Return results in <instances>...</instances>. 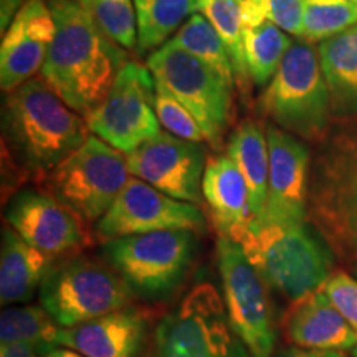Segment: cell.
Masks as SVG:
<instances>
[{"label":"cell","mask_w":357,"mask_h":357,"mask_svg":"<svg viewBox=\"0 0 357 357\" xmlns=\"http://www.w3.org/2000/svg\"><path fill=\"white\" fill-rule=\"evenodd\" d=\"M37 351L40 357H84L83 354H79V352L70 349V347L66 349V347L56 344H48L45 347H40Z\"/></svg>","instance_id":"obj_35"},{"label":"cell","mask_w":357,"mask_h":357,"mask_svg":"<svg viewBox=\"0 0 357 357\" xmlns=\"http://www.w3.org/2000/svg\"><path fill=\"white\" fill-rule=\"evenodd\" d=\"M129 172L169 197L199 205L202 202L205 151L192 142L160 132L126 155Z\"/></svg>","instance_id":"obj_15"},{"label":"cell","mask_w":357,"mask_h":357,"mask_svg":"<svg viewBox=\"0 0 357 357\" xmlns=\"http://www.w3.org/2000/svg\"><path fill=\"white\" fill-rule=\"evenodd\" d=\"M199 12L211 22L234 61L235 78L240 88L247 84L248 66L243 47V20L236 0H199Z\"/></svg>","instance_id":"obj_28"},{"label":"cell","mask_w":357,"mask_h":357,"mask_svg":"<svg viewBox=\"0 0 357 357\" xmlns=\"http://www.w3.org/2000/svg\"><path fill=\"white\" fill-rule=\"evenodd\" d=\"M352 2H356V3H357V0H352Z\"/></svg>","instance_id":"obj_42"},{"label":"cell","mask_w":357,"mask_h":357,"mask_svg":"<svg viewBox=\"0 0 357 357\" xmlns=\"http://www.w3.org/2000/svg\"><path fill=\"white\" fill-rule=\"evenodd\" d=\"M129 174L124 154L89 134L82 147L38 178V184L84 222L96 223L126 187Z\"/></svg>","instance_id":"obj_6"},{"label":"cell","mask_w":357,"mask_h":357,"mask_svg":"<svg viewBox=\"0 0 357 357\" xmlns=\"http://www.w3.org/2000/svg\"><path fill=\"white\" fill-rule=\"evenodd\" d=\"M56 33L42 79L84 119L108 96L128 63L124 48L109 40L77 0H48Z\"/></svg>","instance_id":"obj_1"},{"label":"cell","mask_w":357,"mask_h":357,"mask_svg":"<svg viewBox=\"0 0 357 357\" xmlns=\"http://www.w3.org/2000/svg\"><path fill=\"white\" fill-rule=\"evenodd\" d=\"M195 247L197 240L192 230H160L109 240L102 253L132 293L162 298L181 287L189 275Z\"/></svg>","instance_id":"obj_8"},{"label":"cell","mask_w":357,"mask_h":357,"mask_svg":"<svg viewBox=\"0 0 357 357\" xmlns=\"http://www.w3.org/2000/svg\"><path fill=\"white\" fill-rule=\"evenodd\" d=\"M217 255L231 331L253 357H271L276 336L266 283L235 240L220 235Z\"/></svg>","instance_id":"obj_10"},{"label":"cell","mask_w":357,"mask_h":357,"mask_svg":"<svg viewBox=\"0 0 357 357\" xmlns=\"http://www.w3.org/2000/svg\"><path fill=\"white\" fill-rule=\"evenodd\" d=\"M293 42L273 22L265 20L253 26H243V47L248 75L253 83L263 86L275 77Z\"/></svg>","instance_id":"obj_25"},{"label":"cell","mask_w":357,"mask_h":357,"mask_svg":"<svg viewBox=\"0 0 357 357\" xmlns=\"http://www.w3.org/2000/svg\"><path fill=\"white\" fill-rule=\"evenodd\" d=\"M56 33L50 3L26 0L3 33L0 47V86L10 93L42 71Z\"/></svg>","instance_id":"obj_17"},{"label":"cell","mask_w":357,"mask_h":357,"mask_svg":"<svg viewBox=\"0 0 357 357\" xmlns=\"http://www.w3.org/2000/svg\"><path fill=\"white\" fill-rule=\"evenodd\" d=\"M3 139L25 172L42 178L89 137L88 123L42 78L7 93L2 108Z\"/></svg>","instance_id":"obj_2"},{"label":"cell","mask_w":357,"mask_h":357,"mask_svg":"<svg viewBox=\"0 0 357 357\" xmlns=\"http://www.w3.org/2000/svg\"><path fill=\"white\" fill-rule=\"evenodd\" d=\"M154 100V75L146 66L128 61L105 101L86 118L89 131L119 153L131 154L160 134Z\"/></svg>","instance_id":"obj_11"},{"label":"cell","mask_w":357,"mask_h":357,"mask_svg":"<svg viewBox=\"0 0 357 357\" xmlns=\"http://www.w3.org/2000/svg\"><path fill=\"white\" fill-rule=\"evenodd\" d=\"M321 289L357 333V280L346 271H333Z\"/></svg>","instance_id":"obj_32"},{"label":"cell","mask_w":357,"mask_h":357,"mask_svg":"<svg viewBox=\"0 0 357 357\" xmlns=\"http://www.w3.org/2000/svg\"><path fill=\"white\" fill-rule=\"evenodd\" d=\"M245 255L268 287L289 301L318 291L333 275L334 253L314 227H263L242 242Z\"/></svg>","instance_id":"obj_4"},{"label":"cell","mask_w":357,"mask_h":357,"mask_svg":"<svg viewBox=\"0 0 357 357\" xmlns=\"http://www.w3.org/2000/svg\"><path fill=\"white\" fill-rule=\"evenodd\" d=\"M217 289L200 283L154 331L147 357H222L234 336Z\"/></svg>","instance_id":"obj_12"},{"label":"cell","mask_w":357,"mask_h":357,"mask_svg":"<svg viewBox=\"0 0 357 357\" xmlns=\"http://www.w3.org/2000/svg\"><path fill=\"white\" fill-rule=\"evenodd\" d=\"M354 357H357V349L354 351Z\"/></svg>","instance_id":"obj_41"},{"label":"cell","mask_w":357,"mask_h":357,"mask_svg":"<svg viewBox=\"0 0 357 357\" xmlns=\"http://www.w3.org/2000/svg\"><path fill=\"white\" fill-rule=\"evenodd\" d=\"M22 0H2V29L6 30V24L13 20L15 13L22 8Z\"/></svg>","instance_id":"obj_36"},{"label":"cell","mask_w":357,"mask_h":357,"mask_svg":"<svg viewBox=\"0 0 357 357\" xmlns=\"http://www.w3.org/2000/svg\"><path fill=\"white\" fill-rule=\"evenodd\" d=\"M6 218L26 243L53 258L91 243L86 222L47 192H20L8 205Z\"/></svg>","instance_id":"obj_16"},{"label":"cell","mask_w":357,"mask_h":357,"mask_svg":"<svg viewBox=\"0 0 357 357\" xmlns=\"http://www.w3.org/2000/svg\"><path fill=\"white\" fill-rule=\"evenodd\" d=\"M291 344L311 351L357 349V333L331 305L323 289L294 301L284 318Z\"/></svg>","instance_id":"obj_20"},{"label":"cell","mask_w":357,"mask_h":357,"mask_svg":"<svg viewBox=\"0 0 357 357\" xmlns=\"http://www.w3.org/2000/svg\"><path fill=\"white\" fill-rule=\"evenodd\" d=\"M227 155L236 164L247 182L250 208L253 215L252 234H257L265 217L268 176H270V155H268L265 129L255 121L240 124L231 134Z\"/></svg>","instance_id":"obj_23"},{"label":"cell","mask_w":357,"mask_h":357,"mask_svg":"<svg viewBox=\"0 0 357 357\" xmlns=\"http://www.w3.org/2000/svg\"><path fill=\"white\" fill-rule=\"evenodd\" d=\"M321 70L337 119L357 116V25L319 43Z\"/></svg>","instance_id":"obj_22"},{"label":"cell","mask_w":357,"mask_h":357,"mask_svg":"<svg viewBox=\"0 0 357 357\" xmlns=\"http://www.w3.org/2000/svg\"><path fill=\"white\" fill-rule=\"evenodd\" d=\"M137 17V52L160 48L178 26L199 12V0H134Z\"/></svg>","instance_id":"obj_24"},{"label":"cell","mask_w":357,"mask_h":357,"mask_svg":"<svg viewBox=\"0 0 357 357\" xmlns=\"http://www.w3.org/2000/svg\"><path fill=\"white\" fill-rule=\"evenodd\" d=\"M171 42L181 47L182 50L189 52L190 55L197 56L204 63L212 66L234 88L236 82L234 61H231L230 53L227 50L225 43L222 42L220 35L217 33V30L204 15L194 13L177 30Z\"/></svg>","instance_id":"obj_26"},{"label":"cell","mask_w":357,"mask_h":357,"mask_svg":"<svg viewBox=\"0 0 357 357\" xmlns=\"http://www.w3.org/2000/svg\"><path fill=\"white\" fill-rule=\"evenodd\" d=\"M354 275H356V276H357V261H356V263H354Z\"/></svg>","instance_id":"obj_40"},{"label":"cell","mask_w":357,"mask_h":357,"mask_svg":"<svg viewBox=\"0 0 357 357\" xmlns=\"http://www.w3.org/2000/svg\"><path fill=\"white\" fill-rule=\"evenodd\" d=\"M310 176L307 218L342 263L357 261V116L324 141Z\"/></svg>","instance_id":"obj_3"},{"label":"cell","mask_w":357,"mask_h":357,"mask_svg":"<svg viewBox=\"0 0 357 357\" xmlns=\"http://www.w3.org/2000/svg\"><path fill=\"white\" fill-rule=\"evenodd\" d=\"M154 108L159 123L174 136L192 142L205 141L202 129H200L199 123L195 121L194 116L190 114V111L182 102H178L166 88L160 86L158 82H155Z\"/></svg>","instance_id":"obj_31"},{"label":"cell","mask_w":357,"mask_h":357,"mask_svg":"<svg viewBox=\"0 0 357 357\" xmlns=\"http://www.w3.org/2000/svg\"><path fill=\"white\" fill-rule=\"evenodd\" d=\"M222 357H253V356L250 354L247 346H245L243 342L240 341V339L235 337L234 342H231L229 352H227V354L222 356Z\"/></svg>","instance_id":"obj_38"},{"label":"cell","mask_w":357,"mask_h":357,"mask_svg":"<svg viewBox=\"0 0 357 357\" xmlns=\"http://www.w3.org/2000/svg\"><path fill=\"white\" fill-rule=\"evenodd\" d=\"M101 32L124 50L137 47V17L132 0H77Z\"/></svg>","instance_id":"obj_30"},{"label":"cell","mask_w":357,"mask_h":357,"mask_svg":"<svg viewBox=\"0 0 357 357\" xmlns=\"http://www.w3.org/2000/svg\"><path fill=\"white\" fill-rule=\"evenodd\" d=\"M202 195L220 235L242 242L252 234L253 215L247 182L229 155L208 159L202 178Z\"/></svg>","instance_id":"obj_19"},{"label":"cell","mask_w":357,"mask_h":357,"mask_svg":"<svg viewBox=\"0 0 357 357\" xmlns=\"http://www.w3.org/2000/svg\"><path fill=\"white\" fill-rule=\"evenodd\" d=\"M61 326L40 306L7 307L0 316L2 344L24 342L35 349L56 344Z\"/></svg>","instance_id":"obj_27"},{"label":"cell","mask_w":357,"mask_h":357,"mask_svg":"<svg viewBox=\"0 0 357 357\" xmlns=\"http://www.w3.org/2000/svg\"><path fill=\"white\" fill-rule=\"evenodd\" d=\"M155 82L185 106L212 147L222 144L230 123L231 86L212 66L171 40L147 58Z\"/></svg>","instance_id":"obj_9"},{"label":"cell","mask_w":357,"mask_h":357,"mask_svg":"<svg viewBox=\"0 0 357 357\" xmlns=\"http://www.w3.org/2000/svg\"><path fill=\"white\" fill-rule=\"evenodd\" d=\"M160 230L204 231V213L199 205L169 197L137 177L129 178L95 227L96 236L105 242Z\"/></svg>","instance_id":"obj_13"},{"label":"cell","mask_w":357,"mask_h":357,"mask_svg":"<svg viewBox=\"0 0 357 357\" xmlns=\"http://www.w3.org/2000/svg\"><path fill=\"white\" fill-rule=\"evenodd\" d=\"M55 258L25 242L12 227H3L0 253V303H25L42 287Z\"/></svg>","instance_id":"obj_21"},{"label":"cell","mask_w":357,"mask_h":357,"mask_svg":"<svg viewBox=\"0 0 357 357\" xmlns=\"http://www.w3.org/2000/svg\"><path fill=\"white\" fill-rule=\"evenodd\" d=\"M37 349L24 342H12V344L0 346V357H38Z\"/></svg>","instance_id":"obj_34"},{"label":"cell","mask_w":357,"mask_h":357,"mask_svg":"<svg viewBox=\"0 0 357 357\" xmlns=\"http://www.w3.org/2000/svg\"><path fill=\"white\" fill-rule=\"evenodd\" d=\"M149 314L128 306L88 323L61 328L56 346L84 357H139L147 341Z\"/></svg>","instance_id":"obj_18"},{"label":"cell","mask_w":357,"mask_h":357,"mask_svg":"<svg viewBox=\"0 0 357 357\" xmlns=\"http://www.w3.org/2000/svg\"><path fill=\"white\" fill-rule=\"evenodd\" d=\"M38 291L40 305L61 328L128 307L134 294L113 268L88 257H71L53 265Z\"/></svg>","instance_id":"obj_7"},{"label":"cell","mask_w":357,"mask_h":357,"mask_svg":"<svg viewBox=\"0 0 357 357\" xmlns=\"http://www.w3.org/2000/svg\"><path fill=\"white\" fill-rule=\"evenodd\" d=\"M270 176L261 227H296L306 223L310 199V149L291 132L265 128Z\"/></svg>","instance_id":"obj_14"},{"label":"cell","mask_w":357,"mask_h":357,"mask_svg":"<svg viewBox=\"0 0 357 357\" xmlns=\"http://www.w3.org/2000/svg\"><path fill=\"white\" fill-rule=\"evenodd\" d=\"M321 357H347V356L342 354V352H337V351H326L321 354Z\"/></svg>","instance_id":"obj_39"},{"label":"cell","mask_w":357,"mask_h":357,"mask_svg":"<svg viewBox=\"0 0 357 357\" xmlns=\"http://www.w3.org/2000/svg\"><path fill=\"white\" fill-rule=\"evenodd\" d=\"M323 351H311V349H303L298 346H289L283 347L276 357H321Z\"/></svg>","instance_id":"obj_37"},{"label":"cell","mask_w":357,"mask_h":357,"mask_svg":"<svg viewBox=\"0 0 357 357\" xmlns=\"http://www.w3.org/2000/svg\"><path fill=\"white\" fill-rule=\"evenodd\" d=\"M357 24V3L352 0H305L303 40L324 42Z\"/></svg>","instance_id":"obj_29"},{"label":"cell","mask_w":357,"mask_h":357,"mask_svg":"<svg viewBox=\"0 0 357 357\" xmlns=\"http://www.w3.org/2000/svg\"><path fill=\"white\" fill-rule=\"evenodd\" d=\"M265 19L273 22L284 32L303 37L305 0H263Z\"/></svg>","instance_id":"obj_33"},{"label":"cell","mask_w":357,"mask_h":357,"mask_svg":"<svg viewBox=\"0 0 357 357\" xmlns=\"http://www.w3.org/2000/svg\"><path fill=\"white\" fill-rule=\"evenodd\" d=\"M260 108L283 131L324 141L333 111L318 50L305 40L293 43L261 95Z\"/></svg>","instance_id":"obj_5"}]
</instances>
